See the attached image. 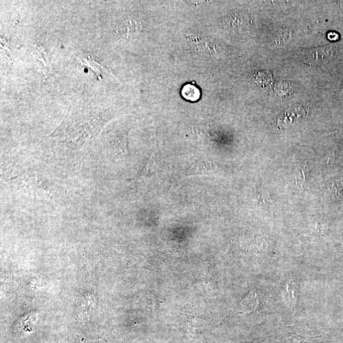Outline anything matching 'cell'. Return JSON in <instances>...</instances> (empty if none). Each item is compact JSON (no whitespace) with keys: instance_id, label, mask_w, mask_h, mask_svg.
I'll return each mask as SVG.
<instances>
[{"instance_id":"obj_3","label":"cell","mask_w":343,"mask_h":343,"mask_svg":"<svg viewBox=\"0 0 343 343\" xmlns=\"http://www.w3.org/2000/svg\"><path fill=\"white\" fill-rule=\"evenodd\" d=\"M296 284L293 282L287 283L282 291V296L284 302L289 308L295 307L296 303Z\"/></svg>"},{"instance_id":"obj_1","label":"cell","mask_w":343,"mask_h":343,"mask_svg":"<svg viewBox=\"0 0 343 343\" xmlns=\"http://www.w3.org/2000/svg\"><path fill=\"white\" fill-rule=\"evenodd\" d=\"M336 47L332 45L314 48L307 55V61L311 64H324L335 56Z\"/></svg>"},{"instance_id":"obj_4","label":"cell","mask_w":343,"mask_h":343,"mask_svg":"<svg viewBox=\"0 0 343 343\" xmlns=\"http://www.w3.org/2000/svg\"><path fill=\"white\" fill-rule=\"evenodd\" d=\"M181 95L185 99L192 102L198 101L200 97V91L193 85L186 84L182 87Z\"/></svg>"},{"instance_id":"obj_6","label":"cell","mask_w":343,"mask_h":343,"mask_svg":"<svg viewBox=\"0 0 343 343\" xmlns=\"http://www.w3.org/2000/svg\"><path fill=\"white\" fill-rule=\"evenodd\" d=\"M342 5H343V3L342 4Z\"/></svg>"},{"instance_id":"obj_2","label":"cell","mask_w":343,"mask_h":343,"mask_svg":"<svg viewBox=\"0 0 343 343\" xmlns=\"http://www.w3.org/2000/svg\"><path fill=\"white\" fill-rule=\"evenodd\" d=\"M249 22V17L246 13L243 11H236L222 20V25L227 29L238 30L246 27Z\"/></svg>"},{"instance_id":"obj_5","label":"cell","mask_w":343,"mask_h":343,"mask_svg":"<svg viewBox=\"0 0 343 343\" xmlns=\"http://www.w3.org/2000/svg\"><path fill=\"white\" fill-rule=\"evenodd\" d=\"M258 304L256 293L255 292H251L249 295L243 301L242 306L246 312L250 313L254 311Z\"/></svg>"}]
</instances>
